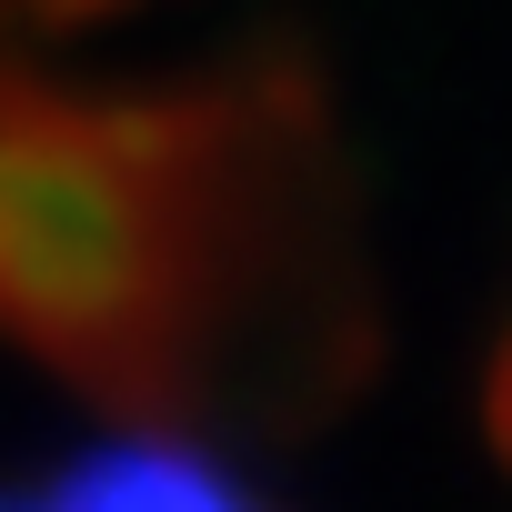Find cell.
I'll return each mask as SVG.
<instances>
[{"label":"cell","instance_id":"2","mask_svg":"<svg viewBox=\"0 0 512 512\" xmlns=\"http://www.w3.org/2000/svg\"><path fill=\"white\" fill-rule=\"evenodd\" d=\"M0 512H262L221 462L171 452V442H121L91 462H61L51 482H21Z\"/></svg>","mask_w":512,"mask_h":512},{"label":"cell","instance_id":"1","mask_svg":"<svg viewBox=\"0 0 512 512\" xmlns=\"http://www.w3.org/2000/svg\"><path fill=\"white\" fill-rule=\"evenodd\" d=\"M332 312V181L272 81L0 71V342L121 402H181L241 372L262 332Z\"/></svg>","mask_w":512,"mask_h":512},{"label":"cell","instance_id":"3","mask_svg":"<svg viewBox=\"0 0 512 512\" xmlns=\"http://www.w3.org/2000/svg\"><path fill=\"white\" fill-rule=\"evenodd\" d=\"M31 11H51V21H81V11H111V0H31Z\"/></svg>","mask_w":512,"mask_h":512}]
</instances>
